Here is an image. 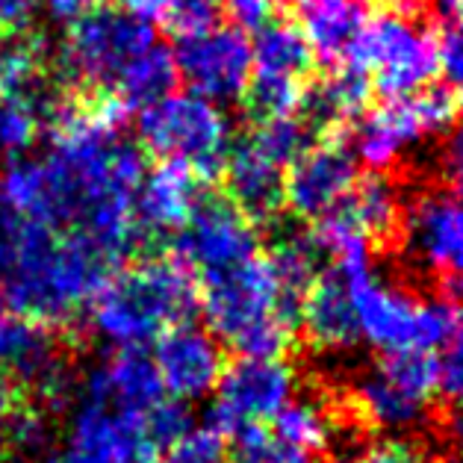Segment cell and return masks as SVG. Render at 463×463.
<instances>
[{
    "label": "cell",
    "instance_id": "cell-5",
    "mask_svg": "<svg viewBox=\"0 0 463 463\" xmlns=\"http://www.w3.org/2000/svg\"><path fill=\"white\" fill-rule=\"evenodd\" d=\"M139 148L180 163L201 180L222 177L231 154V121L219 104L192 92H172L139 112Z\"/></svg>",
    "mask_w": 463,
    "mask_h": 463
},
{
    "label": "cell",
    "instance_id": "cell-36",
    "mask_svg": "<svg viewBox=\"0 0 463 463\" xmlns=\"http://www.w3.org/2000/svg\"><path fill=\"white\" fill-rule=\"evenodd\" d=\"M439 395L463 416V325L446 343V354L439 357Z\"/></svg>",
    "mask_w": 463,
    "mask_h": 463
},
{
    "label": "cell",
    "instance_id": "cell-47",
    "mask_svg": "<svg viewBox=\"0 0 463 463\" xmlns=\"http://www.w3.org/2000/svg\"><path fill=\"white\" fill-rule=\"evenodd\" d=\"M289 4H298V0H289Z\"/></svg>",
    "mask_w": 463,
    "mask_h": 463
},
{
    "label": "cell",
    "instance_id": "cell-2",
    "mask_svg": "<svg viewBox=\"0 0 463 463\" xmlns=\"http://www.w3.org/2000/svg\"><path fill=\"white\" fill-rule=\"evenodd\" d=\"M195 310L198 280L177 257H139L104 280L86 313L100 340L145 348Z\"/></svg>",
    "mask_w": 463,
    "mask_h": 463
},
{
    "label": "cell",
    "instance_id": "cell-35",
    "mask_svg": "<svg viewBox=\"0 0 463 463\" xmlns=\"http://www.w3.org/2000/svg\"><path fill=\"white\" fill-rule=\"evenodd\" d=\"M145 431H148L151 443L163 451L165 446H172L175 439L186 437L192 431V413L184 402H175L165 395V399L160 404H154L148 416H145Z\"/></svg>",
    "mask_w": 463,
    "mask_h": 463
},
{
    "label": "cell",
    "instance_id": "cell-10",
    "mask_svg": "<svg viewBox=\"0 0 463 463\" xmlns=\"http://www.w3.org/2000/svg\"><path fill=\"white\" fill-rule=\"evenodd\" d=\"M458 116V98L446 86H425L408 98H390L360 118L352 151L369 172H390L431 133H446Z\"/></svg>",
    "mask_w": 463,
    "mask_h": 463
},
{
    "label": "cell",
    "instance_id": "cell-8",
    "mask_svg": "<svg viewBox=\"0 0 463 463\" xmlns=\"http://www.w3.org/2000/svg\"><path fill=\"white\" fill-rule=\"evenodd\" d=\"M151 44H156L151 21L121 6L100 4L92 13L71 21L69 39L60 51V74L62 80L86 83L104 92Z\"/></svg>",
    "mask_w": 463,
    "mask_h": 463
},
{
    "label": "cell",
    "instance_id": "cell-29",
    "mask_svg": "<svg viewBox=\"0 0 463 463\" xmlns=\"http://www.w3.org/2000/svg\"><path fill=\"white\" fill-rule=\"evenodd\" d=\"M248 142L272 163L287 168L313 145V130L301 121L298 112H292V116L257 121V128L251 137H248Z\"/></svg>",
    "mask_w": 463,
    "mask_h": 463
},
{
    "label": "cell",
    "instance_id": "cell-4",
    "mask_svg": "<svg viewBox=\"0 0 463 463\" xmlns=\"http://www.w3.org/2000/svg\"><path fill=\"white\" fill-rule=\"evenodd\" d=\"M348 280L360 340L381 354H437L458 331L451 304L422 298L372 269L369 254L331 260Z\"/></svg>",
    "mask_w": 463,
    "mask_h": 463
},
{
    "label": "cell",
    "instance_id": "cell-39",
    "mask_svg": "<svg viewBox=\"0 0 463 463\" xmlns=\"http://www.w3.org/2000/svg\"><path fill=\"white\" fill-rule=\"evenodd\" d=\"M439 172L449 180V189L463 192V121L451 124L439 145Z\"/></svg>",
    "mask_w": 463,
    "mask_h": 463
},
{
    "label": "cell",
    "instance_id": "cell-1",
    "mask_svg": "<svg viewBox=\"0 0 463 463\" xmlns=\"http://www.w3.org/2000/svg\"><path fill=\"white\" fill-rule=\"evenodd\" d=\"M116 266L83 236L0 213V313L53 327L77 322Z\"/></svg>",
    "mask_w": 463,
    "mask_h": 463
},
{
    "label": "cell",
    "instance_id": "cell-9",
    "mask_svg": "<svg viewBox=\"0 0 463 463\" xmlns=\"http://www.w3.org/2000/svg\"><path fill=\"white\" fill-rule=\"evenodd\" d=\"M439 392L437 354H383L352 387L357 420L378 431L404 434L431 413Z\"/></svg>",
    "mask_w": 463,
    "mask_h": 463
},
{
    "label": "cell",
    "instance_id": "cell-34",
    "mask_svg": "<svg viewBox=\"0 0 463 463\" xmlns=\"http://www.w3.org/2000/svg\"><path fill=\"white\" fill-rule=\"evenodd\" d=\"M154 463H231V451L224 437L204 425L165 446Z\"/></svg>",
    "mask_w": 463,
    "mask_h": 463
},
{
    "label": "cell",
    "instance_id": "cell-22",
    "mask_svg": "<svg viewBox=\"0 0 463 463\" xmlns=\"http://www.w3.org/2000/svg\"><path fill=\"white\" fill-rule=\"evenodd\" d=\"M298 18L316 60L340 69L369 24V0H298Z\"/></svg>",
    "mask_w": 463,
    "mask_h": 463
},
{
    "label": "cell",
    "instance_id": "cell-43",
    "mask_svg": "<svg viewBox=\"0 0 463 463\" xmlns=\"http://www.w3.org/2000/svg\"><path fill=\"white\" fill-rule=\"evenodd\" d=\"M100 4H104V0H42L44 13L53 21H65V24H71V21H77L86 13H92Z\"/></svg>",
    "mask_w": 463,
    "mask_h": 463
},
{
    "label": "cell",
    "instance_id": "cell-18",
    "mask_svg": "<svg viewBox=\"0 0 463 463\" xmlns=\"http://www.w3.org/2000/svg\"><path fill=\"white\" fill-rule=\"evenodd\" d=\"M77 390L104 399L112 408L133 416H148L154 404L165 399L154 357L145 348H116L104 364L89 369Z\"/></svg>",
    "mask_w": 463,
    "mask_h": 463
},
{
    "label": "cell",
    "instance_id": "cell-27",
    "mask_svg": "<svg viewBox=\"0 0 463 463\" xmlns=\"http://www.w3.org/2000/svg\"><path fill=\"white\" fill-rule=\"evenodd\" d=\"M266 257L275 269L284 296L298 307L304 292L310 289V284L322 272L325 254L319 242L313 240V233H284Z\"/></svg>",
    "mask_w": 463,
    "mask_h": 463
},
{
    "label": "cell",
    "instance_id": "cell-31",
    "mask_svg": "<svg viewBox=\"0 0 463 463\" xmlns=\"http://www.w3.org/2000/svg\"><path fill=\"white\" fill-rule=\"evenodd\" d=\"M301 89H304L301 83H292V80H278V77L251 74V83H248V89H245L242 104H245L248 116H251L254 121L292 116V112H298Z\"/></svg>",
    "mask_w": 463,
    "mask_h": 463
},
{
    "label": "cell",
    "instance_id": "cell-32",
    "mask_svg": "<svg viewBox=\"0 0 463 463\" xmlns=\"http://www.w3.org/2000/svg\"><path fill=\"white\" fill-rule=\"evenodd\" d=\"M231 463H313V458L292 446H284L269 428L257 425L236 434Z\"/></svg>",
    "mask_w": 463,
    "mask_h": 463
},
{
    "label": "cell",
    "instance_id": "cell-46",
    "mask_svg": "<svg viewBox=\"0 0 463 463\" xmlns=\"http://www.w3.org/2000/svg\"><path fill=\"white\" fill-rule=\"evenodd\" d=\"M458 107L463 109V89H460V98H458Z\"/></svg>",
    "mask_w": 463,
    "mask_h": 463
},
{
    "label": "cell",
    "instance_id": "cell-28",
    "mask_svg": "<svg viewBox=\"0 0 463 463\" xmlns=\"http://www.w3.org/2000/svg\"><path fill=\"white\" fill-rule=\"evenodd\" d=\"M272 434L284 446H292L304 455H316L331 446L334 416L316 399H292L272 420Z\"/></svg>",
    "mask_w": 463,
    "mask_h": 463
},
{
    "label": "cell",
    "instance_id": "cell-20",
    "mask_svg": "<svg viewBox=\"0 0 463 463\" xmlns=\"http://www.w3.org/2000/svg\"><path fill=\"white\" fill-rule=\"evenodd\" d=\"M201 177L180 163H160L148 168L133 198V213L145 240L175 236L201 201Z\"/></svg>",
    "mask_w": 463,
    "mask_h": 463
},
{
    "label": "cell",
    "instance_id": "cell-13",
    "mask_svg": "<svg viewBox=\"0 0 463 463\" xmlns=\"http://www.w3.org/2000/svg\"><path fill=\"white\" fill-rule=\"evenodd\" d=\"M175 62L180 80L192 95L207 98L213 104L242 100L254 74L251 42L233 24L210 27L175 42Z\"/></svg>",
    "mask_w": 463,
    "mask_h": 463
},
{
    "label": "cell",
    "instance_id": "cell-21",
    "mask_svg": "<svg viewBox=\"0 0 463 463\" xmlns=\"http://www.w3.org/2000/svg\"><path fill=\"white\" fill-rule=\"evenodd\" d=\"M284 175L287 168L263 156L248 139L231 145L224 163V198L245 213L254 224H269L284 210Z\"/></svg>",
    "mask_w": 463,
    "mask_h": 463
},
{
    "label": "cell",
    "instance_id": "cell-16",
    "mask_svg": "<svg viewBox=\"0 0 463 463\" xmlns=\"http://www.w3.org/2000/svg\"><path fill=\"white\" fill-rule=\"evenodd\" d=\"M357 156L352 142L336 133L313 142L284 175V210L301 222H322L343 204L357 184Z\"/></svg>",
    "mask_w": 463,
    "mask_h": 463
},
{
    "label": "cell",
    "instance_id": "cell-14",
    "mask_svg": "<svg viewBox=\"0 0 463 463\" xmlns=\"http://www.w3.org/2000/svg\"><path fill=\"white\" fill-rule=\"evenodd\" d=\"M257 254V224L219 195H201L186 224L175 233V257L195 280L233 269Z\"/></svg>",
    "mask_w": 463,
    "mask_h": 463
},
{
    "label": "cell",
    "instance_id": "cell-40",
    "mask_svg": "<svg viewBox=\"0 0 463 463\" xmlns=\"http://www.w3.org/2000/svg\"><path fill=\"white\" fill-rule=\"evenodd\" d=\"M437 56L439 71L446 74V80L463 89V27L443 30V36L437 39Z\"/></svg>",
    "mask_w": 463,
    "mask_h": 463
},
{
    "label": "cell",
    "instance_id": "cell-48",
    "mask_svg": "<svg viewBox=\"0 0 463 463\" xmlns=\"http://www.w3.org/2000/svg\"><path fill=\"white\" fill-rule=\"evenodd\" d=\"M0 100H4V92H0Z\"/></svg>",
    "mask_w": 463,
    "mask_h": 463
},
{
    "label": "cell",
    "instance_id": "cell-45",
    "mask_svg": "<svg viewBox=\"0 0 463 463\" xmlns=\"http://www.w3.org/2000/svg\"><path fill=\"white\" fill-rule=\"evenodd\" d=\"M458 24L463 27V4H460V13H458Z\"/></svg>",
    "mask_w": 463,
    "mask_h": 463
},
{
    "label": "cell",
    "instance_id": "cell-37",
    "mask_svg": "<svg viewBox=\"0 0 463 463\" xmlns=\"http://www.w3.org/2000/svg\"><path fill=\"white\" fill-rule=\"evenodd\" d=\"M352 463H425V455H422V449H416L408 439L390 437V439H378V443L360 449Z\"/></svg>",
    "mask_w": 463,
    "mask_h": 463
},
{
    "label": "cell",
    "instance_id": "cell-3",
    "mask_svg": "<svg viewBox=\"0 0 463 463\" xmlns=\"http://www.w3.org/2000/svg\"><path fill=\"white\" fill-rule=\"evenodd\" d=\"M198 307L216 340L240 357H284L298 331V307L263 254L198 278Z\"/></svg>",
    "mask_w": 463,
    "mask_h": 463
},
{
    "label": "cell",
    "instance_id": "cell-33",
    "mask_svg": "<svg viewBox=\"0 0 463 463\" xmlns=\"http://www.w3.org/2000/svg\"><path fill=\"white\" fill-rule=\"evenodd\" d=\"M222 13H224V0H163L160 24L180 39L216 27Z\"/></svg>",
    "mask_w": 463,
    "mask_h": 463
},
{
    "label": "cell",
    "instance_id": "cell-6",
    "mask_svg": "<svg viewBox=\"0 0 463 463\" xmlns=\"http://www.w3.org/2000/svg\"><path fill=\"white\" fill-rule=\"evenodd\" d=\"M345 65L372 71V89L383 98H408L431 86L439 71L437 36L420 18L402 13H381L354 42Z\"/></svg>",
    "mask_w": 463,
    "mask_h": 463
},
{
    "label": "cell",
    "instance_id": "cell-19",
    "mask_svg": "<svg viewBox=\"0 0 463 463\" xmlns=\"http://www.w3.org/2000/svg\"><path fill=\"white\" fill-rule=\"evenodd\" d=\"M298 327L319 352H343L360 343L352 292L336 266L327 263L304 292L298 304Z\"/></svg>",
    "mask_w": 463,
    "mask_h": 463
},
{
    "label": "cell",
    "instance_id": "cell-17",
    "mask_svg": "<svg viewBox=\"0 0 463 463\" xmlns=\"http://www.w3.org/2000/svg\"><path fill=\"white\" fill-rule=\"evenodd\" d=\"M151 357L165 395L184 404L213 395L224 366H228L224 345L216 340V334L192 322L168 327L156 340Z\"/></svg>",
    "mask_w": 463,
    "mask_h": 463
},
{
    "label": "cell",
    "instance_id": "cell-38",
    "mask_svg": "<svg viewBox=\"0 0 463 463\" xmlns=\"http://www.w3.org/2000/svg\"><path fill=\"white\" fill-rule=\"evenodd\" d=\"M278 0H224V13L233 21L236 30L257 33L275 18Z\"/></svg>",
    "mask_w": 463,
    "mask_h": 463
},
{
    "label": "cell",
    "instance_id": "cell-12",
    "mask_svg": "<svg viewBox=\"0 0 463 463\" xmlns=\"http://www.w3.org/2000/svg\"><path fill=\"white\" fill-rule=\"evenodd\" d=\"M156 455L160 449L151 443L142 416L77 390L65 446L53 463H154Z\"/></svg>",
    "mask_w": 463,
    "mask_h": 463
},
{
    "label": "cell",
    "instance_id": "cell-15",
    "mask_svg": "<svg viewBox=\"0 0 463 463\" xmlns=\"http://www.w3.org/2000/svg\"><path fill=\"white\" fill-rule=\"evenodd\" d=\"M402 233L416 263L443 278L446 287L463 298V192H422L404 210Z\"/></svg>",
    "mask_w": 463,
    "mask_h": 463
},
{
    "label": "cell",
    "instance_id": "cell-42",
    "mask_svg": "<svg viewBox=\"0 0 463 463\" xmlns=\"http://www.w3.org/2000/svg\"><path fill=\"white\" fill-rule=\"evenodd\" d=\"M18 402H21L18 390L0 375V463L9 458V428H13V416H15Z\"/></svg>",
    "mask_w": 463,
    "mask_h": 463
},
{
    "label": "cell",
    "instance_id": "cell-11",
    "mask_svg": "<svg viewBox=\"0 0 463 463\" xmlns=\"http://www.w3.org/2000/svg\"><path fill=\"white\" fill-rule=\"evenodd\" d=\"M298 375L284 357H240L224 366L210 395L207 428L222 437H236L272 422L296 399Z\"/></svg>",
    "mask_w": 463,
    "mask_h": 463
},
{
    "label": "cell",
    "instance_id": "cell-7",
    "mask_svg": "<svg viewBox=\"0 0 463 463\" xmlns=\"http://www.w3.org/2000/svg\"><path fill=\"white\" fill-rule=\"evenodd\" d=\"M0 375L48 413L71 408L80 383L60 327L13 313H0Z\"/></svg>",
    "mask_w": 463,
    "mask_h": 463
},
{
    "label": "cell",
    "instance_id": "cell-30",
    "mask_svg": "<svg viewBox=\"0 0 463 463\" xmlns=\"http://www.w3.org/2000/svg\"><path fill=\"white\" fill-rule=\"evenodd\" d=\"M51 416L44 408H39L36 402L21 399L13 428H9V455H18L24 460H42L44 455H51L53 449V425Z\"/></svg>",
    "mask_w": 463,
    "mask_h": 463
},
{
    "label": "cell",
    "instance_id": "cell-24",
    "mask_svg": "<svg viewBox=\"0 0 463 463\" xmlns=\"http://www.w3.org/2000/svg\"><path fill=\"white\" fill-rule=\"evenodd\" d=\"M334 216H340L369 245H387L402 233L404 201L399 186L387 175L369 172L366 177H357V184L334 210Z\"/></svg>",
    "mask_w": 463,
    "mask_h": 463
},
{
    "label": "cell",
    "instance_id": "cell-41",
    "mask_svg": "<svg viewBox=\"0 0 463 463\" xmlns=\"http://www.w3.org/2000/svg\"><path fill=\"white\" fill-rule=\"evenodd\" d=\"M42 0H0V36H21L33 27Z\"/></svg>",
    "mask_w": 463,
    "mask_h": 463
},
{
    "label": "cell",
    "instance_id": "cell-26",
    "mask_svg": "<svg viewBox=\"0 0 463 463\" xmlns=\"http://www.w3.org/2000/svg\"><path fill=\"white\" fill-rule=\"evenodd\" d=\"M180 74L172 48L163 44H151L148 51L139 53L128 69L118 74L112 83V98L124 107V112H142L154 104H160L177 89Z\"/></svg>",
    "mask_w": 463,
    "mask_h": 463
},
{
    "label": "cell",
    "instance_id": "cell-25",
    "mask_svg": "<svg viewBox=\"0 0 463 463\" xmlns=\"http://www.w3.org/2000/svg\"><path fill=\"white\" fill-rule=\"evenodd\" d=\"M251 56H254V74L278 77V80H292L301 86L310 77L316 62L301 27L287 18H272L266 27H260L254 33Z\"/></svg>",
    "mask_w": 463,
    "mask_h": 463
},
{
    "label": "cell",
    "instance_id": "cell-44",
    "mask_svg": "<svg viewBox=\"0 0 463 463\" xmlns=\"http://www.w3.org/2000/svg\"><path fill=\"white\" fill-rule=\"evenodd\" d=\"M121 9L128 13L139 15L145 21H160V9H163V0H118Z\"/></svg>",
    "mask_w": 463,
    "mask_h": 463
},
{
    "label": "cell",
    "instance_id": "cell-23",
    "mask_svg": "<svg viewBox=\"0 0 463 463\" xmlns=\"http://www.w3.org/2000/svg\"><path fill=\"white\" fill-rule=\"evenodd\" d=\"M372 77L354 65H340L334 74L301 89L298 116L313 133H336L345 121L357 118L372 98Z\"/></svg>",
    "mask_w": 463,
    "mask_h": 463
}]
</instances>
